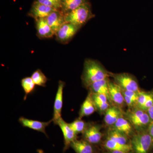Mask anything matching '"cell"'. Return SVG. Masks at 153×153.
<instances>
[{
  "label": "cell",
  "mask_w": 153,
  "mask_h": 153,
  "mask_svg": "<svg viewBox=\"0 0 153 153\" xmlns=\"http://www.w3.org/2000/svg\"><path fill=\"white\" fill-rule=\"evenodd\" d=\"M110 73L96 60L87 59L84 63L82 75V83L87 88L97 81L107 79Z\"/></svg>",
  "instance_id": "1"
},
{
  "label": "cell",
  "mask_w": 153,
  "mask_h": 153,
  "mask_svg": "<svg viewBox=\"0 0 153 153\" xmlns=\"http://www.w3.org/2000/svg\"><path fill=\"white\" fill-rule=\"evenodd\" d=\"M94 16L89 2L83 4L73 11L64 14L66 23H71L81 27Z\"/></svg>",
  "instance_id": "2"
},
{
  "label": "cell",
  "mask_w": 153,
  "mask_h": 153,
  "mask_svg": "<svg viewBox=\"0 0 153 153\" xmlns=\"http://www.w3.org/2000/svg\"><path fill=\"white\" fill-rule=\"evenodd\" d=\"M126 116L133 126L139 131L149 126L151 123L150 117L147 112L137 107L127 111Z\"/></svg>",
  "instance_id": "3"
},
{
  "label": "cell",
  "mask_w": 153,
  "mask_h": 153,
  "mask_svg": "<svg viewBox=\"0 0 153 153\" xmlns=\"http://www.w3.org/2000/svg\"><path fill=\"white\" fill-rule=\"evenodd\" d=\"M132 149L135 153H148L152 145L149 131H140L134 135L131 140Z\"/></svg>",
  "instance_id": "4"
},
{
  "label": "cell",
  "mask_w": 153,
  "mask_h": 153,
  "mask_svg": "<svg viewBox=\"0 0 153 153\" xmlns=\"http://www.w3.org/2000/svg\"><path fill=\"white\" fill-rule=\"evenodd\" d=\"M110 74L114 79L115 83L120 86L122 89L137 92L140 91L136 79L131 75L126 73L117 74L110 73Z\"/></svg>",
  "instance_id": "5"
},
{
  "label": "cell",
  "mask_w": 153,
  "mask_h": 153,
  "mask_svg": "<svg viewBox=\"0 0 153 153\" xmlns=\"http://www.w3.org/2000/svg\"><path fill=\"white\" fill-rule=\"evenodd\" d=\"M80 27H81L71 23H65L55 33L56 39L62 44H67Z\"/></svg>",
  "instance_id": "6"
},
{
  "label": "cell",
  "mask_w": 153,
  "mask_h": 153,
  "mask_svg": "<svg viewBox=\"0 0 153 153\" xmlns=\"http://www.w3.org/2000/svg\"><path fill=\"white\" fill-rule=\"evenodd\" d=\"M65 82L59 81L57 93H56L54 104V111L52 122L57 125L58 120L61 118V112L63 105V88Z\"/></svg>",
  "instance_id": "7"
},
{
  "label": "cell",
  "mask_w": 153,
  "mask_h": 153,
  "mask_svg": "<svg viewBox=\"0 0 153 153\" xmlns=\"http://www.w3.org/2000/svg\"><path fill=\"white\" fill-rule=\"evenodd\" d=\"M57 125L59 126L63 133L64 143L63 151L65 152L70 147L71 143L76 140V134L71 128L69 124L63 120L62 117L57 121Z\"/></svg>",
  "instance_id": "8"
},
{
  "label": "cell",
  "mask_w": 153,
  "mask_h": 153,
  "mask_svg": "<svg viewBox=\"0 0 153 153\" xmlns=\"http://www.w3.org/2000/svg\"><path fill=\"white\" fill-rule=\"evenodd\" d=\"M56 10L57 9L36 1L33 3L32 8L29 12V15L35 20L45 19L52 12Z\"/></svg>",
  "instance_id": "9"
},
{
  "label": "cell",
  "mask_w": 153,
  "mask_h": 153,
  "mask_svg": "<svg viewBox=\"0 0 153 153\" xmlns=\"http://www.w3.org/2000/svg\"><path fill=\"white\" fill-rule=\"evenodd\" d=\"M45 19L55 34L66 23L64 14L60 10L53 11Z\"/></svg>",
  "instance_id": "10"
},
{
  "label": "cell",
  "mask_w": 153,
  "mask_h": 153,
  "mask_svg": "<svg viewBox=\"0 0 153 153\" xmlns=\"http://www.w3.org/2000/svg\"><path fill=\"white\" fill-rule=\"evenodd\" d=\"M19 122L24 127L28 128L45 134L46 133V128L52 122V120L48 122H41L40 121L33 120L22 117L19 119Z\"/></svg>",
  "instance_id": "11"
},
{
  "label": "cell",
  "mask_w": 153,
  "mask_h": 153,
  "mask_svg": "<svg viewBox=\"0 0 153 153\" xmlns=\"http://www.w3.org/2000/svg\"><path fill=\"white\" fill-rule=\"evenodd\" d=\"M84 140L91 144H97L101 140L102 134L100 126L96 125L87 126L83 133Z\"/></svg>",
  "instance_id": "12"
},
{
  "label": "cell",
  "mask_w": 153,
  "mask_h": 153,
  "mask_svg": "<svg viewBox=\"0 0 153 153\" xmlns=\"http://www.w3.org/2000/svg\"><path fill=\"white\" fill-rule=\"evenodd\" d=\"M36 27L37 35L42 38H52L55 33L47 23L45 19H36Z\"/></svg>",
  "instance_id": "13"
},
{
  "label": "cell",
  "mask_w": 153,
  "mask_h": 153,
  "mask_svg": "<svg viewBox=\"0 0 153 153\" xmlns=\"http://www.w3.org/2000/svg\"><path fill=\"white\" fill-rule=\"evenodd\" d=\"M108 84L110 99L117 105H122L125 101L121 88L115 82L110 81Z\"/></svg>",
  "instance_id": "14"
},
{
  "label": "cell",
  "mask_w": 153,
  "mask_h": 153,
  "mask_svg": "<svg viewBox=\"0 0 153 153\" xmlns=\"http://www.w3.org/2000/svg\"><path fill=\"white\" fill-rule=\"evenodd\" d=\"M105 112V122L108 126L113 125L119 118L122 117V112L117 106H110Z\"/></svg>",
  "instance_id": "15"
},
{
  "label": "cell",
  "mask_w": 153,
  "mask_h": 153,
  "mask_svg": "<svg viewBox=\"0 0 153 153\" xmlns=\"http://www.w3.org/2000/svg\"><path fill=\"white\" fill-rule=\"evenodd\" d=\"M108 79H102L93 83L88 87L90 91V93L101 94L107 96L109 100L110 97L109 89H108Z\"/></svg>",
  "instance_id": "16"
},
{
  "label": "cell",
  "mask_w": 153,
  "mask_h": 153,
  "mask_svg": "<svg viewBox=\"0 0 153 153\" xmlns=\"http://www.w3.org/2000/svg\"><path fill=\"white\" fill-rule=\"evenodd\" d=\"M96 109L95 104L89 93L81 105L79 118H82L84 117L89 116L95 112Z\"/></svg>",
  "instance_id": "17"
},
{
  "label": "cell",
  "mask_w": 153,
  "mask_h": 153,
  "mask_svg": "<svg viewBox=\"0 0 153 153\" xmlns=\"http://www.w3.org/2000/svg\"><path fill=\"white\" fill-rule=\"evenodd\" d=\"M113 128L126 136L130 135L132 133L133 126L131 123L126 119L122 117L119 118L113 125Z\"/></svg>",
  "instance_id": "18"
},
{
  "label": "cell",
  "mask_w": 153,
  "mask_h": 153,
  "mask_svg": "<svg viewBox=\"0 0 153 153\" xmlns=\"http://www.w3.org/2000/svg\"><path fill=\"white\" fill-rule=\"evenodd\" d=\"M70 147L76 153H93L91 144L85 140H75L71 143Z\"/></svg>",
  "instance_id": "19"
},
{
  "label": "cell",
  "mask_w": 153,
  "mask_h": 153,
  "mask_svg": "<svg viewBox=\"0 0 153 153\" xmlns=\"http://www.w3.org/2000/svg\"><path fill=\"white\" fill-rule=\"evenodd\" d=\"M89 0H62L61 11L64 14L75 10L83 4L88 2Z\"/></svg>",
  "instance_id": "20"
},
{
  "label": "cell",
  "mask_w": 153,
  "mask_h": 153,
  "mask_svg": "<svg viewBox=\"0 0 153 153\" xmlns=\"http://www.w3.org/2000/svg\"><path fill=\"white\" fill-rule=\"evenodd\" d=\"M105 147L107 149L112 151H120V152H129L131 151V146L128 144H122L107 139L105 143Z\"/></svg>",
  "instance_id": "21"
},
{
  "label": "cell",
  "mask_w": 153,
  "mask_h": 153,
  "mask_svg": "<svg viewBox=\"0 0 153 153\" xmlns=\"http://www.w3.org/2000/svg\"><path fill=\"white\" fill-rule=\"evenodd\" d=\"M127 136L124 134L112 129L108 132V139L122 144H126L128 140Z\"/></svg>",
  "instance_id": "22"
},
{
  "label": "cell",
  "mask_w": 153,
  "mask_h": 153,
  "mask_svg": "<svg viewBox=\"0 0 153 153\" xmlns=\"http://www.w3.org/2000/svg\"><path fill=\"white\" fill-rule=\"evenodd\" d=\"M22 86L25 91L24 100H26L27 96L35 90L36 84L31 77H26L22 79Z\"/></svg>",
  "instance_id": "23"
},
{
  "label": "cell",
  "mask_w": 153,
  "mask_h": 153,
  "mask_svg": "<svg viewBox=\"0 0 153 153\" xmlns=\"http://www.w3.org/2000/svg\"><path fill=\"white\" fill-rule=\"evenodd\" d=\"M31 77L36 85L43 87L46 86L48 79L40 69L34 71Z\"/></svg>",
  "instance_id": "24"
},
{
  "label": "cell",
  "mask_w": 153,
  "mask_h": 153,
  "mask_svg": "<svg viewBox=\"0 0 153 153\" xmlns=\"http://www.w3.org/2000/svg\"><path fill=\"white\" fill-rule=\"evenodd\" d=\"M69 124L71 128L76 133V134L80 133H83L87 126L85 122L79 118L76 119L74 121Z\"/></svg>",
  "instance_id": "25"
},
{
  "label": "cell",
  "mask_w": 153,
  "mask_h": 153,
  "mask_svg": "<svg viewBox=\"0 0 153 153\" xmlns=\"http://www.w3.org/2000/svg\"><path fill=\"white\" fill-rule=\"evenodd\" d=\"M36 1L57 10H61L62 7V0H36Z\"/></svg>",
  "instance_id": "26"
},
{
  "label": "cell",
  "mask_w": 153,
  "mask_h": 153,
  "mask_svg": "<svg viewBox=\"0 0 153 153\" xmlns=\"http://www.w3.org/2000/svg\"><path fill=\"white\" fill-rule=\"evenodd\" d=\"M152 93H147L143 91H140L139 92L138 98L137 101V107L142 109L145 103L149 97H150Z\"/></svg>",
  "instance_id": "27"
},
{
  "label": "cell",
  "mask_w": 153,
  "mask_h": 153,
  "mask_svg": "<svg viewBox=\"0 0 153 153\" xmlns=\"http://www.w3.org/2000/svg\"><path fill=\"white\" fill-rule=\"evenodd\" d=\"M122 90L123 95H125L126 96H127L128 97L132 99L135 101L137 103V101L138 98L139 92H139H137L135 91L126 90L123 89H122Z\"/></svg>",
  "instance_id": "28"
},
{
  "label": "cell",
  "mask_w": 153,
  "mask_h": 153,
  "mask_svg": "<svg viewBox=\"0 0 153 153\" xmlns=\"http://www.w3.org/2000/svg\"><path fill=\"white\" fill-rule=\"evenodd\" d=\"M96 109L99 111L100 112H104L110 107L108 102L105 103H94Z\"/></svg>",
  "instance_id": "29"
},
{
  "label": "cell",
  "mask_w": 153,
  "mask_h": 153,
  "mask_svg": "<svg viewBox=\"0 0 153 153\" xmlns=\"http://www.w3.org/2000/svg\"><path fill=\"white\" fill-rule=\"evenodd\" d=\"M153 105V93H152L141 109L147 111Z\"/></svg>",
  "instance_id": "30"
},
{
  "label": "cell",
  "mask_w": 153,
  "mask_h": 153,
  "mask_svg": "<svg viewBox=\"0 0 153 153\" xmlns=\"http://www.w3.org/2000/svg\"><path fill=\"white\" fill-rule=\"evenodd\" d=\"M123 96L124 98L125 102L128 106L131 107L134 105H135L137 104L136 102L135 101L133 100L128 97L127 96H126L125 95H123Z\"/></svg>",
  "instance_id": "31"
},
{
  "label": "cell",
  "mask_w": 153,
  "mask_h": 153,
  "mask_svg": "<svg viewBox=\"0 0 153 153\" xmlns=\"http://www.w3.org/2000/svg\"><path fill=\"white\" fill-rule=\"evenodd\" d=\"M148 131H149V133L151 137H152V146H153V122H152L150 124L149 127Z\"/></svg>",
  "instance_id": "32"
},
{
  "label": "cell",
  "mask_w": 153,
  "mask_h": 153,
  "mask_svg": "<svg viewBox=\"0 0 153 153\" xmlns=\"http://www.w3.org/2000/svg\"><path fill=\"white\" fill-rule=\"evenodd\" d=\"M147 112L150 117L151 122H153V105L150 108L148 109Z\"/></svg>",
  "instance_id": "33"
},
{
  "label": "cell",
  "mask_w": 153,
  "mask_h": 153,
  "mask_svg": "<svg viewBox=\"0 0 153 153\" xmlns=\"http://www.w3.org/2000/svg\"><path fill=\"white\" fill-rule=\"evenodd\" d=\"M111 153H128L125 152H120V151H112Z\"/></svg>",
  "instance_id": "34"
},
{
  "label": "cell",
  "mask_w": 153,
  "mask_h": 153,
  "mask_svg": "<svg viewBox=\"0 0 153 153\" xmlns=\"http://www.w3.org/2000/svg\"><path fill=\"white\" fill-rule=\"evenodd\" d=\"M37 152H38V153H44V152L43 150L38 149L37 150Z\"/></svg>",
  "instance_id": "35"
}]
</instances>
